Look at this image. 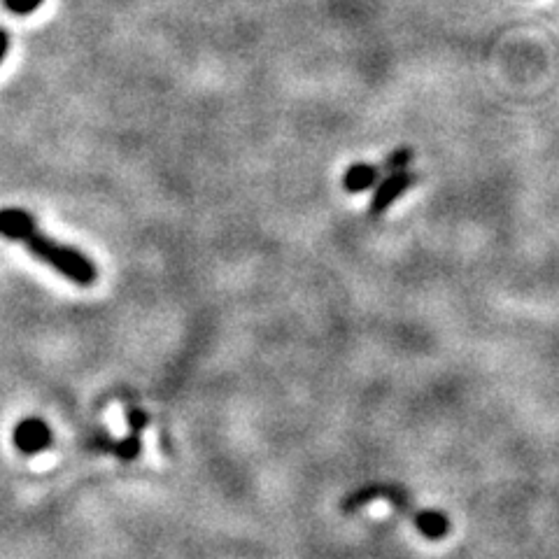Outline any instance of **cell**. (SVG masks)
I'll return each instance as SVG.
<instances>
[{
    "mask_svg": "<svg viewBox=\"0 0 559 559\" xmlns=\"http://www.w3.org/2000/svg\"><path fill=\"white\" fill-rule=\"evenodd\" d=\"M0 236L17 240L33 254L35 259H40L42 264L52 266L54 271L66 275L70 282L80 287H89L96 282V266L91 264L89 257H84L75 247L61 245L52 240L45 233L35 229V219L28 215L26 210L7 208L0 210Z\"/></svg>",
    "mask_w": 559,
    "mask_h": 559,
    "instance_id": "obj_1",
    "label": "cell"
},
{
    "mask_svg": "<svg viewBox=\"0 0 559 559\" xmlns=\"http://www.w3.org/2000/svg\"><path fill=\"white\" fill-rule=\"evenodd\" d=\"M415 182H417V175L413 171H408V168L406 171L385 175V178L375 185L371 205H369L371 215L378 217V215H382V212H387L403 194H406L410 187L415 185Z\"/></svg>",
    "mask_w": 559,
    "mask_h": 559,
    "instance_id": "obj_2",
    "label": "cell"
},
{
    "mask_svg": "<svg viewBox=\"0 0 559 559\" xmlns=\"http://www.w3.org/2000/svg\"><path fill=\"white\" fill-rule=\"evenodd\" d=\"M380 166L373 164H355L348 168V173L343 175V187L348 194H362L369 191L380 182Z\"/></svg>",
    "mask_w": 559,
    "mask_h": 559,
    "instance_id": "obj_3",
    "label": "cell"
},
{
    "mask_svg": "<svg viewBox=\"0 0 559 559\" xmlns=\"http://www.w3.org/2000/svg\"><path fill=\"white\" fill-rule=\"evenodd\" d=\"M413 525L429 541H441L450 534V520L441 511H415Z\"/></svg>",
    "mask_w": 559,
    "mask_h": 559,
    "instance_id": "obj_4",
    "label": "cell"
},
{
    "mask_svg": "<svg viewBox=\"0 0 559 559\" xmlns=\"http://www.w3.org/2000/svg\"><path fill=\"white\" fill-rule=\"evenodd\" d=\"M49 443V429L47 424H42L38 420H28L17 427V445L24 452H38L42 448H47Z\"/></svg>",
    "mask_w": 559,
    "mask_h": 559,
    "instance_id": "obj_5",
    "label": "cell"
},
{
    "mask_svg": "<svg viewBox=\"0 0 559 559\" xmlns=\"http://www.w3.org/2000/svg\"><path fill=\"white\" fill-rule=\"evenodd\" d=\"M410 164H413V150H410V147H399V150L387 154L385 161H382V166H380V173L389 175V173L406 171Z\"/></svg>",
    "mask_w": 559,
    "mask_h": 559,
    "instance_id": "obj_6",
    "label": "cell"
},
{
    "mask_svg": "<svg viewBox=\"0 0 559 559\" xmlns=\"http://www.w3.org/2000/svg\"><path fill=\"white\" fill-rule=\"evenodd\" d=\"M42 5V0H5V7L14 14H31Z\"/></svg>",
    "mask_w": 559,
    "mask_h": 559,
    "instance_id": "obj_7",
    "label": "cell"
},
{
    "mask_svg": "<svg viewBox=\"0 0 559 559\" xmlns=\"http://www.w3.org/2000/svg\"><path fill=\"white\" fill-rule=\"evenodd\" d=\"M7 49H10V35H7L5 28H0V63L5 61Z\"/></svg>",
    "mask_w": 559,
    "mask_h": 559,
    "instance_id": "obj_8",
    "label": "cell"
}]
</instances>
